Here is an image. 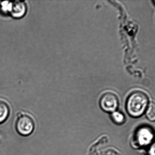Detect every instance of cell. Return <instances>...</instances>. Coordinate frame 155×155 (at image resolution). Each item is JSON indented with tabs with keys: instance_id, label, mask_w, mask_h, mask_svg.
Returning <instances> with one entry per match:
<instances>
[{
	"instance_id": "obj_1",
	"label": "cell",
	"mask_w": 155,
	"mask_h": 155,
	"mask_svg": "<svg viewBox=\"0 0 155 155\" xmlns=\"http://www.w3.org/2000/svg\"><path fill=\"white\" fill-rule=\"evenodd\" d=\"M149 100L147 95L141 91H135L127 98L126 108L130 116L137 118L146 112Z\"/></svg>"
},
{
	"instance_id": "obj_2",
	"label": "cell",
	"mask_w": 155,
	"mask_h": 155,
	"mask_svg": "<svg viewBox=\"0 0 155 155\" xmlns=\"http://www.w3.org/2000/svg\"><path fill=\"white\" fill-rule=\"evenodd\" d=\"M154 137L153 129L149 126H143L137 128L132 138V145L135 148L145 147L149 145Z\"/></svg>"
},
{
	"instance_id": "obj_3",
	"label": "cell",
	"mask_w": 155,
	"mask_h": 155,
	"mask_svg": "<svg viewBox=\"0 0 155 155\" xmlns=\"http://www.w3.org/2000/svg\"><path fill=\"white\" fill-rule=\"evenodd\" d=\"M35 126L34 121L31 116L25 114H19L15 124L19 134L23 136L30 135L34 130Z\"/></svg>"
},
{
	"instance_id": "obj_4",
	"label": "cell",
	"mask_w": 155,
	"mask_h": 155,
	"mask_svg": "<svg viewBox=\"0 0 155 155\" xmlns=\"http://www.w3.org/2000/svg\"><path fill=\"white\" fill-rule=\"evenodd\" d=\"M99 105L104 112L113 113L116 111L119 106L118 97L111 92L105 93L100 98Z\"/></svg>"
},
{
	"instance_id": "obj_5",
	"label": "cell",
	"mask_w": 155,
	"mask_h": 155,
	"mask_svg": "<svg viewBox=\"0 0 155 155\" xmlns=\"http://www.w3.org/2000/svg\"><path fill=\"white\" fill-rule=\"evenodd\" d=\"M27 6L24 2L15 1L12 2L10 15L15 19H20L26 13Z\"/></svg>"
},
{
	"instance_id": "obj_6",
	"label": "cell",
	"mask_w": 155,
	"mask_h": 155,
	"mask_svg": "<svg viewBox=\"0 0 155 155\" xmlns=\"http://www.w3.org/2000/svg\"><path fill=\"white\" fill-rule=\"evenodd\" d=\"M9 106L2 101H0V124L2 123L8 118L9 115Z\"/></svg>"
},
{
	"instance_id": "obj_7",
	"label": "cell",
	"mask_w": 155,
	"mask_h": 155,
	"mask_svg": "<svg viewBox=\"0 0 155 155\" xmlns=\"http://www.w3.org/2000/svg\"><path fill=\"white\" fill-rule=\"evenodd\" d=\"M111 118L115 123L117 125L123 124L125 121V116L121 112L115 111L111 115Z\"/></svg>"
},
{
	"instance_id": "obj_8",
	"label": "cell",
	"mask_w": 155,
	"mask_h": 155,
	"mask_svg": "<svg viewBox=\"0 0 155 155\" xmlns=\"http://www.w3.org/2000/svg\"><path fill=\"white\" fill-rule=\"evenodd\" d=\"M12 2L0 1V12L4 15H10Z\"/></svg>"
},
{
	"instance_id": "obj_9",
	"label": "cell",
	"mask_w": 155,
	"mask_h": 155,
	"mask_svg": "<svg viewBox=\"0 0 155 155\" xmlns=\"http://www.w3.org/2000/svg\"><path fill=\"white\" fill-rule=\"evenodd\" d=\"M147 117L151 122L155 121V103L153 102L148 104L146 111Z\"/></svg>"
},
{
	"instance_id": "obj_10",
	"label": "cell",
	"mask_w": 155,
	"mask_h": 155,
	"mask_svg": "<svg viewBox=\"0 0 155 155\" xmlns=\"http://www.w3.org/2000/svg\"><path fill=\"white\" fill-rule=\"evenodd\" d=\"M148 155H155V142L150 146L148 150Z\"/></svg>"
},
{
	"instance_id": "obj_11",
	"label": "cell",
	"mask_w": 155,
	"mask_h": 155,
	"mask_svg": "<svg viewBox=\"0 0 155 155\" xmlns=\"http://www.w3.org/2000/svg\"></svg>"
}]
</instances>
